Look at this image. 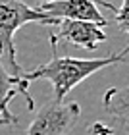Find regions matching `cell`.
<instances>
[{
	"instance_id": "6da1fadb",
	"label": "cell",
	"mask_w": 129,
	"mask_h": 135,
	"mask_svg": "<svg viewBox=\"0 0 129 135\" xmlns=\"http://www.w3.org/2000/svg\"><path fill=\"white\" fill-rule=\"evenodd\" d=\"M50 45H52V58L46 64L33 68L31 71H23L21 79L27 83L37 81V79H46L50 81L54 89V100H64L66 95L73 87H77L81 81H85L89 75L100 71L102 68L125 62L129 54V45L120 52H114L110 56L102 58H75V56H60L58 54V39L50 35Z\"/></svg>"
},
{
	"instance_id": "7a4b0ae2",
	"label": "cell",
	"mask_w": 129,
	"mask_h": 135,
	"mask_svg": "<svg viewBox=\"0 0 129 135\" xmlns=\"http://www.w3.org/2000/svg\"><path fill=\"white\" fill-rule=\"evenodd\" d=\"M56 17L46 16L44 12L29 6L25 0H0V58H6L12 68V75L21 77V66L16 58L14 35L17 29L27 23H42V25H58Z\"/></svg>"
},
{
	"instance_id": "3957f363",
	"label": "cell",
	"mask_w": 129,
	"mask_h": 135,
	"mask_svg": "<svg viewBox=\"0 0 129 135\" xmlns=\"http://www.w3.org/2000/svg\"><path fill=\"white\" fill-rule=\"evenodd\" d=\"M81 108L77 102L50 100L41 108L27 127V135H67L77 124Z\"/></svg>"
},
{
	"instance_id": "277c9868",
	"label": "cell",
	"mask_w": 129,
	"mask_h": 135,
	"mask_svg": "<svg viewBox=\"0 0 129 135\" xmlns=\"http://www.w3.org/2000/svg\"><path fill=\"white\" fill-rule=\"evenodd\" d=\"M98 6L116 12L118 8L104 0H54V2H44L37 10L44 12L46 16L56 17V20H77V21H91L100 27L108 25V20L100 14Z\"/></svg>"
},
{
	"instance_id": "5b68a950",
	"label": "cell",
	"mask_w": 129,
	"mask_h": 135,
	"mask_svg": "<svg viewBox=\"0 0 129 135\" xmlns=\"http://www.w3.org/2000/svg\"><path fill=\"white\" fill-rule=\"evenodd\" d=\"M58 41H66L70 45L95 50L102 41H106L104 27L91 21H77V20H60L58 33H52Z\"/></svg>"
},
{
	"instance_id": "8992f818",
	"label": "cell",
	"mask_w": 129,
	"mask_h": 135,
	"mask_svg": "<svg viewBox=\"0 0 129 135\" xmlns=\"http://www.w3.org/2000/svg\"><path fill=\"white\" fill-rule=\"evenodd\" d=\"M19 95L27 100V106L29 110L35 108V102L29 95V83L21 77H16L6 70L0 62V126H10V124H16L17 118L10 112V102Z\"/></svg>"
},
{
	"instance_id": "52a82bcc",
	"label": "cell",
	"mask_w": 129,
	"mask_h": 135,
	"mask_svg": "<svg viewBox=\"0 0 129 135\" xmlns=\"http://www.w3.org/2000/svg\"><path fill=\"white\" fill-rule=\"evenodd\" d=\"M102 106L120 126L129 127V85L108 89L102 97Z\"/></svg>"
},
{
	"instance_id": "ba28073f",
	"label": "cell",
	"mask_w": 129,
	"mask_h": 135,
	"mask_svg": "<svg viewBox=\"0 0 129 135\" xmlns=\"http://www.w3.org/2000/svg\"><path fill=\"white\" fill-rule=\"evenodd\" d=\"M114 14H116V25L123 33H129V0H121L120 10H116Z\"/></svg>"
},
{
	"instance_id": "9c48e42d",
	"label": "cell",
	"mask_w": 129,
	"mask_h": 135,
	"mask_svg": "<svg viewBox=\"0 0 129 135\" xmlns=\"http://www.w3.org/2000/svg\"><path fill=\"white\" fill-rule=\"evenodd\" d=\"M87 135H114V129L108 127V126H104L102 122H95L87 129Z\"/></svg>"
},
{
	"instance_id": "30bf717a",
	"label": "cell",
	"mask_w": 129,
	"mask_h": 135,
	"mask_svg": "<svg viewBox=\"0 0 129 135\" xmlns=\"http://www.w3.org/2000/svg\"><path fill=\"white\" fill-rule=\"evenodd\" d=\"M44 2H54V0H41V4H44Z\"/></svg>"
},
{
	"instance_id": "8fae6325",
	"label": "cell",
	"mask_w": 129,
	"mask_h": 135,
	"mask_svg": "<svg viewBox=\"0 0 129 135\" xmlns=\"http://www.w3.org/2000/svg\"><path fill=\"white\" fill-rule=\"evenodd\" d=\"M127 129H129V127H127ZM127 135H129V131H127Z\"/></svg>"
}]
</instances>
